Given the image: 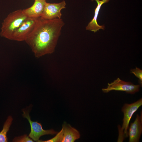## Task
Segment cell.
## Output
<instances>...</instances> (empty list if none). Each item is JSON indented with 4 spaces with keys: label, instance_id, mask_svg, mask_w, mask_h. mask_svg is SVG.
Returning a JSON list of instances; mask_svg holds the SVG:
<instances>
[{
    "label": "cell",
    "instance_id": "cell-10",
    "mask_svg": "<svg viewBox=\"0 0 142 142\" xmlns=\"http://www.w3.org/2000/svg\"><path fill=\"white\" fill-rule=\"evenodd\" d=\"M63 134L61 142H73L80 138L79 132L69 124L64 122L62 125Z\"/></svg>",
    "mask_w": 142,
    "mask_h": 142
},
{
    "label": "cell",
    "instance_id": "cell-11",
    "mask_svg": "<svg viewBox=\"0 0 142 142\" xmlns=\"http://www.w3.org/2000/svg\"><path fill=\"white\" fill-rule=\"evenodd\" d=\"M92 1H95L97 3V6L95 10L94 15L93 19L88 23L86 27V29L94 32H97L99 29H104L105 27L104 25H99L97 23V18L100 8L103 4L107 3L110 0H91Z\"/></svg>",
    "mask_w": 142,
    "mask_h": 142
},
{
    "label": "cell",
    "instance_id": "cell-15",
    "mask_svg": "<svg viewBox=\"0 0 142 142\" xmlns=\"http://www.w3.org/2000/svg\"><path fill=\"white\" fill-rule=\"evenodd\" d=\"M15 142H33L34 141L26 134L15 137L13 140Z\"/></svg>",
    "mask_w": 142,
    "mask_h": 142
},
{
    "label": "cell",
    "instance_id": "cell-8",
    "mask_svg": "<svg viewBox=\"0 0 142 142\" xmlns=\"http://www.w3.org/2000/svg\"><path fill=\"white\" fill-rule=\"evenodd\" d=\"M128 136L129 142H138L142 133V113L137 114L134 121L129 127Z\"/></svg>",
    "mask_w": 142,
    "mask_h": 142
},
{
    "label": "cell",
    "instance_id": "cell-3",
    "mask_svg": "<svg viewBox=\"0 0 142 142\" xmlns=\"http://www.w3.org/2000/svg\"><path fill=\"white\" fill-rule=\"evenodd\" d=\"M142 105V99L131 104L125 103L122 108L124 116L122 126H118V136L117 142H122L128 137V129L131 119L133 114Z\"/></svg>",
    "mask_w": 142,
    "mask_h": 142
},
{
    "label": "cell",
    "instance_id": "cell-7",
    "mask_svg": "<svg viewBox=\"0 0 142 142\" xmlns=\"http://www.w3.org/2000/svg\"><path fill=\"white\" fill-rule=\"evenodd\" d=\"M66 3L64 1L58 3H46L45 5L41 18L51 20L56 18H61V10L65 8Z\"/></svg>",
    "mask_w": 142,
    "mask_h": 142
},
{
    "label": "cell",
    "instance_id": "cell-2",
    "mask_svg": "<svg viewBox=\"0 0 142 142\" xmlns=\"http://www.w3.org/2000/svg\"><path fill=\"white\" fill-rule=\"evenodd\" d=\"M28 18L22 9L17 10L11 12L2 23L0 36L11 40L14 33Z\"/></svg>",
    "mask_w": 142,
    "mask_h": 142
},
{
    "label": "cell",
    "instance_id": "cell-13",
    "mask_svg": "<svg viewBox=\"0 0 142 142\" xmlns=\"http://www.w3.org/2000/svg\"><path fill=\"white\" fill-rule=\"evenodd\" d=\"M63 129L62 128L61 130L57 134L56 136L54 138L51 139L45 140L42 141L39 140L37 142H61L62 137Z\"/></svg>",
    "mask_w": 142,
    "mask_h": 142
},
{
    "label": "cell",
    "instance_id": "cell-12",
    "mask_svg": "<svg viewBox=\"0 0 142 142\" xmlns=\"http://www.w3.org/2000/svg\"><path fill=\"white\" fill-rule=\"evenodd\" d=\"M13 119L11 116H9L5 122L3 129L0 132V142H7L8 139L7 133L9 129Z\"/></svg>",
    "mask_w": 142,
    "mask_h": 142
},
{
    "label": "cell",
    "instance_id": "cell-9",
    "mask_svg": "<svg viewBox=\"0 0 142 142\" xmlns=\"http://www.w3.org/2000/svg\"><path fill=\"white\" fill-rule=\"evenodd\" d=\"M46 3L45 0H35L31 6L23 10V12L28 17L38 18L41 17Z\"/></svg>",
    "mask_w": 142,
    "mask_h": 142
},
{
    "label": "cell",
    "instance_id": "cell-1",
    "mask_svg": "<svg viewBox=\"0 0 142 142\" xmlns=\"http://www.w3.org/2000/svg\"><path fill=\"white\" fill-rule=\"evenodd\" d=\"M64 24L61 18L47 20L38 18L33 29L25 41L36 57L54 52Z\"/></svg>",
    "mask_w": 142,
    "mask_h": 142
},
{
    "label": "cell",
    "instance_id": "cell-6",
    "mask_svg": "<svg viewBox=\"0 0 142 142\" xmlns=\"http://www.w3.org/2000/svg\"><path fill=\"white\" fill-rule=\"evenodd\" d=\"M38 18L28 17L14 33L11 40L25 41L33 29Z\"/></svg>",
    "mask_w": 142,
    "mask_h": 142
},
{
    "label": "cell",
    "instance_id": "cell-4",
    "mask_svg": "<svg viewBox=\"0 0 142 142\" xmlns=\"http://www.w3.org/2000/svg\"><path fill=\"white\" fill-rule=\"evenodd\" d=\"M140 85H135L130 82L124 81L119 78L111 83H108L107 88H102L104 93H108L112 90L124 91L126 93L134 94L139 91Z\"/></svg>",
    "mask_w": 142,
    "mask_h": 142
},
{
    "label": "cell",
    "instance_id": "cell-14",
    "mask_svg": "<svg viewBox=\"0 0 142 142\" xmlns=\"http://www.w3.org/2000/svg\"><path fill=\"white\" fill-rule=\"evenodd\" d=\"M130 72L133 74L137 77L139 78V83L140 86L142 85V70L140 68L136 67L135 69H131Z\"/></svg>",
    "mask_w": 142,
    "mask_h": 142
},
{
    "label": "cell",
    "instance_id": "cell-5",
    "mask_svg": "<svg viewBox=\"0 0 142 142\" xmlns=\"http://www.w3.org/2000/svg\"><path fill=\"white\" fill-rule=\"evenodd\" d=\"M23 117L27 119L29 121L31 127V131L29 136L35 141H38L42 136L46 135H53L58 133L53 129L44 130L41 124L37 121H32L31 119L28 111L23 110Z\"/></svg>",
    "mask_w": 142,
    "mask_h": 142
}]
</instances>
